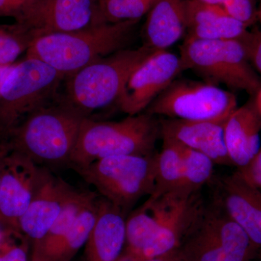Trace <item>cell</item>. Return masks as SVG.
<instances>
[{"label": "cell", "mask_w": 261, "mask_h": 261, "mask_svg": "<svg viewBox=\"0 0 261 261\" xmlns=\"http://www.w3.org/2000/svg\"><path fill=\"white\" fill-rule=\"evenodd\" d=\"M153 50L125 49L65 77L59 99L84 118L116 102L128 75Z\"/></svg>", "instance_id": "277c9868"}, {"label": "cell", "mask_w": 261, "mask_h": 261, "mask_svg": "<svg viewBox=\"0 0 261 261\" xmlns=\"http://www.w3.org/2000/svg\"><path fill=\"white\" fill-rule=\"evenodd\" d=\"M236 173L247 183L261 190V146L251 161L244 167L238 168Z\"/></svg>", "instance_id": "f546056e"}, {"label": "cell", "mask_w": 261, "mask_h": 261, "mask_svg": "<svg viewBox=\"0 0 261 261\" xmlns=\"http://www.w3.org/2000/svg\"><path fill=\"white\" fill-rule=\"evenodd\" d=\"M261 114L253 99L238 107L225 122L224 135L228 158L233 166L243 168L260 147Z\"/></svg>", "instance_id": "ac0fdd59"}, {"label": "cell", "mask_w": 261, "mask_h": 261, "mask_svg": "<svg viewBox=\"0 0 261 261\" xmlns=\"http://www.w3.org/2000/svg\"><path fill=\"white\" fill-rule=\"evenodd\" d=\"M205 3H210V4L221 5V0H201Z\"/></svg>", "instance_id": "8d00e7d4"}, {"label": "cell", "mask_w": 261, "mask_h": 261, "mask_svg": "<svg viewBox=\"0 0 261 261\" xmlns=\"http://www.w3.org/2000/svg\"><path fill=\"white\" fill-rule=\"evenodd\" d=\"M65 78L36 58L15 63L0 92V137L9 140L29 115L58 100Z\"/></svg>", "instance_id": "5b68a950"}, {"label": "cell", "mask_w": 261, "mask_h": 261, "mask_svg": "<svg viewBox=\"0 0 261 261\" xmlns=\"http://www.w3.org/2000/svg\"><path fill=\"white\" fill-rule=\"evenodd\" d=\"M254 102H255V106H256L257 111L261 114V87L256 92V94L254 96Z\"/></svg>", "instance_id": "d590c367"}, {"label": "cell", "mask_w": 261, "mask_h": 261, "mask_svg": "<svg viewBox=\"0 0 261 261\" xmlns=\"http://www.w3.org/2000/svg\"><path fill=\"white\" fill-rule=\"evenodd\" d=\"M257 21L260 22L261 25V0L258 8H257Z\"/></svg>", "instance_id": "74e56055"}, {"label": "cell", "mask_w": 261, "mask_h": 261, "mask_svg": "<svg viewBox=\"0 0 261 261\" xmlns=\"http://www.w3.org/2000/svg\"><path fill=\"white\" fill-rule=\"evenodd\" d=\"M116 261H136L135 260H132V259L129 258V257L125 256V255H121L119 258Z\"/></svg>", "instance_id": "f35d334b"}, {"label": "cell", "mask_w": 261, "mask_h": 261, "mask_svg": "<svg viewBox=\"0 0 261 261\" xmlns=\"http://www.w3.org/2000/svg\"><path fill=\"white\" fill-rule=\"evenodd\" d=\"M0 261H4V260H3V258H2L1 257H0Z\"/></svg>", "instance_id": "60d3db41"}, {"label": "cell", "mask_w": 261, "mask_h": 261, "mask_svg": "<svg viewBox=\"0 0 261 261\" xmlns=\"http://www.w3.org/2000/svg\"><path fill=\"white\" fill-rule=\"evenodd\" d=\"M187 37L203 40H240L246 25L228 15L222 7L201 0H185Z\"/></svg>", "instance_id": "d6986e66"}, {"label": "cell", "mask_w": 261, "mask_h": 261, "mask_svg": "<svg viewBox=\"0 0 261 261\" xmlns=\"http://www.w3.org/2000/svg\"><path fill=\"white\" fill-rule=\"evenodd\" d=\"M187 32L185 0H156L142 29L145 47L167 50Z\"/></svg>", "instance_id": "44dd1931"}, {"label": "cell", "mask_w": 261, "mask_h": 261, "mask_svg": "<svg viewBox=\"0 0 261 261\" xmlns=\"http://www.w3.org/2000/svg\"><path fill=\"white\" fill-rule=\"evenodd\" d=\"M123 211L106 199L97 201L95 223L86 245L87 261H116L126 245Z\"/></svg>", "instance_id": "e0dca14e"}, {"label": "cell", "mask_w": 261, "mask_h": 261, "mask_svg": "<svg viewBox=\"0 0 261 261\" xmlns=\"http://www.w3.org/2000/svg\"><path fill=\"white\" fill-rule=\"evenodd\" d=\"M145 261H188V260L184 255L181 249L178 248L172 252L161 255V256L154 257V258Z\"/></svg>", "instance_id": "836d02e7"}, {"label": "cell", "mask_w": 261, "mask_h": 261, "mask_svg": "<svg viewBox=\"0 0 261 261\" xmlns=\"http://www.w3.org/2000/svg\"><path fill=\"white\" fill-rule=\"evenodd\" d=\"M48 173L23 154H8L0 181V226L7 232H20L19 221Z\"/></svg>", "instance_id": "7c38bea8"}, {"label": "cell", "mask_w": 261, "mask_h": 261, "mask_svg": "<svg viewBox=\"0 0 261 261\" xmlns=\"http://www.w3.org/2000/svg\"><path fill=\"white\" fill-rule=\"evenodd\" d=\"M157 154L106 158L74 167L108 202L125 214L142 197L154 190Z\"/></svg>", "instance_id": "52a82bcc"}, {"label": "cell", "mask_w": 261, "mask_h": 261, "mask_svg": "<svg viewBox=\"0 0 261 261\" xmlns=\"http://www.w3.org/2000/svg\"><path fill=\"white\" fill-rule=\"evenodd\" d=\"M185 197L187 196L178 192L148 196L145 203L126 220V251L123 255L138 261L141 252L152 241L168 216Z\"/></svg>", "instance_id": "2e32d148"}, {"label": "cell", "mask_w": 261, "mask_h": 261, "mask_svg": "<svg viewBox=\"0 0 261 261\" xmlns=\"http://www.w3.org/2000/svg\"><path fill=\"white\" fill-rule=\"evenodd\" d=\"M84 117L59 99L29 115L9 138L12 150L34 163H70Z\"/></svg>", "instance_id": "3957f363"}, {"label": "cell", "mask_w": 261, "mask_h": 261, "mask_svg": "<svg viewBox=\"0 0 261 261\" xmlns=\"http://www.w3.org/2000/svg\"><path fill=\"white\" fill-rule=\"evenodd\" d=\"M240 41L245 46L252 66L261 74V31H248Z\"/></svg>", "instance_id": "f1b7e54d"}, {"label": "cell", "mask_w": 261, "mask_h": 261, "mask_svg": "<svg viewBox=\"0 0 261 261\" xmlns=\"http://www.w3.org/2000/svg\"><path fill=\"white\" fill-rule=\"evenodd\" d=\"M182 71L190 70L206 82L255 96L261 87L240 40H203L186 37L180 47Z\"/></svg>", "instance_id": "8992f818"}, {"label": "cell", "mask_w": 261, "mask_h": 261, "mask_svg": "<svg viewBox=\"0 0 261 261\" xmlns=\"http://www.w3.org/2000/svg\"><path fill=\"white\" fill-rule=\"evenodd\" d=\"M221 6L228 15L247 28L257 21V8L252 0H221Z\"/></svg>", "instance_id": "83f0119b"}, {"label": "cell", "mask_w": 261, "mask_h": 261, "mask_svg": "<svg viewBox=\"0 0 261 261\" xmlns=\"http://www.w3.org/2000/svg\"><path fill=\"white\" fill-rule=\"evenodd\" d=\"M205 207L200 192L184 197L152 241L141 252L138 261L149 260L179 248Z\"/></svg>", "instance_id": "ffe728a7"}, {"label": "cell", "mask_w": 261, "mask_h": 261, "mask_svg": "<svg viewBox=\"0 0 261 261\" xmlns=\"http://www.w3.org/2000/svg\"><path fill=\"white\" fill-rule=\"evenodd\" d=\"M237 108L236 96L216 84L176 80L145 111L184 121H226Z\"/></svg>", "instance_id": "9c48e42d"}, {"label": "cell", "mask_w": 261, "mask_h": 261, "mask_svg": "<svg viewBox=\"0 0 261 261\" xmlns=\"http://www.w3.org/2000/svg\"><path fill=\"white\" fill-rule=\"evenodd\" d=\"M2 239H3V233L0 231V242H1Z\"/></svg>", "instance_id": "ab89813d"}, {"label": "cell", "mask_w": 261, "mask_h": 261, "mask_svg": "<svg viewBox=\"0 0 261 261\" xmlns=\"http://www.w3.org/2000/svg\"><path fill=\"white\" fill-rule=\"evenodd\" d=\"M225 122L168 118L160 123V132L162 139L205 154L215 164L231 166L225 145Z\"/></svg>", "instance_id": "5bb4252c"}, {"label": "cell", "mask_w": 261, "mask_h": 261, "mask_svg": "<svg viewBox=\"0 0 261 261\" xmlns=\"http://www.w3.org/2000/svg\"><path fill=\"white\" fill-rule=\"evenodd\" d=\"M95 199L80 211L50 261H70L81 247L86 245L97 217V201Z\"/></svg>", "instance_id": "cb8c5ba5"}, {"label": "cell", "mask_w": 261, "mask_h": 261, "mask_svg": "<svg viewBox=\"0 0 261 261\" xmlns=\"http://www.w3.org/2000/svg\"><path fill=\"white\" fill-rule=\"evenodd\" d=\"M181 71L179 56L152 51L128 75L116 101L118 107L128 116L143 113Z\"/></svg>", "instance_id": "8fae6325"}, {"label": "cell", "mask_w": 261, "mask_h": 261, "mask_svg": "<svg viewBox=\"0 0 261 261\" xmlns=\"http://www.w3.org/2000/svg\"><path fill=\"white\" fill-rule=\"evenodd\" d=\"M29 46V39L20 34L13 24L0 25V65L13 64Z\"/></svg>", "instance_id": "4316f807"}, {"label": "cell", "mask_w": 261, "mask_h": 261, "mask_svg": "<svg viewBox=\"0 0 261 261\" xmlns=\"http://www.w3.org/2000/svg\"><path fill=\"white\" fill-rule=\"evenodd\" d=\"M156 0H100L103 18L108 23L140 20Z\"/></svg>", "instance_id": "484cf974"}, {"label": "cell", "mask_w": 261, "mask_h": 261, "mask_svg": "<svg viewBox=\"0 0 261 261\" xmlns=\"http://www.w3.org/2000/svg\"><path fill=\"white\" fill-rule=\"evenodd\" d=\"M219 186V205L246 233L261 260V190L236 172L223 178Z\"/></svg>", "instance_id": "4fadbf2b"}, {"label": "cell", "mask_w": 261, "mask_h": 261, "mask_svg": "<svg viewBox=\"0 0 261 261\" xmlns=\"http://www.w3.org/2000/svg\"><path fill=\"white\" fill-rule=\"evenodd\" d=\"M163 148L156 159L155 184L150 195L161 196L178 192L183 179L181 145L163 139Z\"/></svg>", "instance_id": "603a6c76"}, {"label": "cell", "mask_w": 261, "mask_h": 261, "mask_svg": "<svg viewBox=\"0 0 261 261\" xmlns=\"http://www.w3.org/2000/svg\"><path fill=\"white\" fill-rule=\"evenodd\" d=\"M179 248L188 261H261L246 233L220 205L205 207Z\"/></svg>", "instance_id": "ba28073f"}, {"label": "cell", "mask_w": 261, "mask_h": 261, "mask_svg": "<svg viewBox=\"0 0 261 261\" xmlns=\"http://www.w3.org/2000/svg\"><path fill=\"white\" fill-rule=\"evenodd\" d=\"M103 23L108 22L103 18L100 0H38L13 25L32 44L45 36Z\"/></svg>", "instance_id": "30bf717a"}, {"label": "cell", "mask_w": 261, "mask_h": 261, "mask_svg": "<svg viewBox=\"0 0 261 261\" xmlns=\"http://www.w3.org/2000/svg\"><path fill=\"white\" fill-rule=\"evenodd\" d=\"M11 151L12 148L9 140L0 137V181H1L2 175L4 169L5 161Z\"/></svg>", "instance_id": "d6a6232c"}, {"label": "cell", "mask_w": 261, "mask_h": 261, "mask_svg": "<svg viewBox=\"0 0 261 261\" xmlns=\"http://www.w3.org/2000/svg\"><path fill=\"white\" fill-rule=\"evenodd\" d=\"M96 195L92 192L73 191L47 234L39 243L36 244L34 250L36 261H50L80 211Z\"/></svg>", "instance_id": "7402d4cb"}, {"label": "cell", "mask_w": 261, "mask_h": 261, "mask_svg": "<svg viewBox=\"0 0 261 261\" xmlns=\"http://www.w3.org/2000/svg\"><path fill=\"white\" fill-rule=\"evenodd\" d=\"M4 261H27V253L23 248L19 247H13L0 256Z\"/></svg>", "instance_id": "1f68e13d"}, {"label": "cell", "mask_w": 261, "mask_h": 261, "mask_svg": "<svg viewBox=\"0 0 261 261\" xmlns=\"http://www.w3.org/2000/svg\"><path fill=\"white\" fill-rule=\"evenodd\" d=\"M181 147L183 179L178 193L192 195L200 192L201 189L211 181L214 174L215 163L205 154L182 145Z\"/></svg>", "instance_id": "d4e9b609"}, {"label": "cell", "mask_w": 261, "mask_h": 261, "mask_svg": "<svg viewBox=\"0 0 261 261\" xmlns=\"http://www.w3.org/2000/svg\"><path fill=\"white\" fill-rule=\"evenodd\" d=\"M161 135L154 116L142 113L118 121H98L84 118L70 164L82 167L113 156L150 155Z\"/></svg>", "instance_id": "7a4b0ae2"}, {"label": "cell", "mask_w": 261, "mask_h": 261, "mask_svg": "<svg viewBox=\"0 0 261 261\" xmlns=\"http://www.w3.org/2000/svg\"><path fill=\"white\" fill-rule=\"evenodd\" d=\"M15 63L11 65H0V92H1L2 87H3L7 76L13 69Z\"/></svg>", "instance_id": "e575fe53"}, {"label": "cell", "mask_w": 261, "mask_h": 261, "mask_svg": "<svg viewBox=\"0 0 261 261\" xmlns=\"http://www.w3.org/2000/svg\"><path fill=\"white\" fill-rule=\"evenodd\" d=\"M74 190L48 173L28 208L19 221V231L34 242L42 240L60 216Z\"/></svg>", "instance_id": "9a60e30c"}, {"label": "cell", "mask_w": 261, "mask_h": 261, "mask_svg": "<svg viewBox=\"0 0 261 261\" xmlns=\"http://www.w3.org/2000/svg\"><path fill=\"white\" fill-rule=\"evenodd\" d=\"M38 0H0V18H11L15 22Z\"/></svg>", "instance_id": "4dcf8cb0"}, {"label": "cell", "mask_w": 261, "mask_h": 261, "mask_svg": "<svg viewBox=\"0 0 261 261\" xmlns=\"http://www.w3.org/2000/svg\"><path fill=\"white\" fill-rule=\"evenodd\" d=\"M140 20L103 23L39 38L30 44L25 57L40 60L67 77L100 58L128 49Z\"/></svg>", "instance_id": "6da1fadb"}]
</instances>
